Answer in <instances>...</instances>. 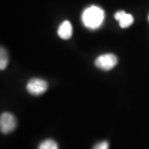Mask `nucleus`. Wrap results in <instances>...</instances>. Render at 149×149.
<instances>
[{
  "mask_svg": "<svg viewBox=\"0 0 149 149\" xmlns=\"http://www.w3.org/2000/svg\"><path fill=\"white\" fill-rule=\"evenodd\" d=\"M8 61H9L8 54L4 48L1 47V51H0V69L1 70L6 69V67L8 64Z\"/></svg>",
  "mask_w": 149,
  "mask_h": 149,
  "instance_id": "obj_7",
  "label": "nucleus"
},
{
  "mask_svg": "<svg viewBox=\"0 0 149 149\" xmlns=\"http://www.w3.org/2000/svg\"><path fill=\"white\" fill-rule=\"evenodd\" d=\"M48 88L47 82L42 79H32L28 81L27 85V91L32 95H41L45 93Z\"/></svg>",
  "mask_w": 149,
  "mask_h": 149,
  "instance_id": "obj_3",
  "label": "nucleus"
},
{
  "mask_svg": "<svg viewBox=\"0 0 149 149\" xmlns=\"http://www.w3.org/2000/svg\"><path fill=\"white\" fill-rule=\"evenodd\" d=\"M72 25L69 21H64L58 27V36L61 39L67 40L70 39L72 36Z\"/></svg>",
  "mask_w": 149,
  "mask_h": 149,
  "instance_id": "obj_6",
  "label": "nucleus"
},
{
  "mask_svg": "<svg viewBox=\"0 0 149 149\" xmlns=\"http://www.w3.org/2000/svg\"><path fill=\"white\" fill-rule=\"evenodd\" d=\"M114 18L118 21L119 26L122 28H127L133 24V17L131 14L126 13L124 11H118L114 14Z\"/></svg>",
  "mask_w": 149,
  "mask_h": 149,
  "instance_id": "obj_5",
  "label": "nucleus"
},
{
  "mask_svg": "<svg viewBox=\"0 0 149 149\" xmlns=\"http://www.w3.org/2000/svg\"><path fill=\"white\" fill-rule=\"evenodd\" d=\"M148 20H149V16H148Z\"/></svg>",
  "mask_w": 149,
  "mask_h": 149,
  "instance_id": "obj_10",
  "label": "nucleus"
},
{
  "mask_svg": "<svg viewBox=\"0 0 149 149\" xmlns=\"http://www.w3.org/2000/svg\"><path fill=\"white\" fill-rule=\"evenodd\" d=\"M118 63L117 56L111 53L104 54L96 58L95 65L96 67L103 70H110Z\"/></svg>",
  "mask_w": 149,
  "mask_h": 149,
  "instance_id": "obj_2",
  "label": "nucleus"
},
{
  "mask_svg": "<svg viewBox=\"0 0 149 149\" xmlns=\"http://www.w3.org/2000/svg\"><path fill=\"white\" fill-rule=\"evenodd\" d=\"M82 22L89 29H98L101 27L104 20V11L98 6H91L82 13Z\"/></svg>",
  "mask_w": 149,
  "mask_h": 149,
  "instance_id": "obj_1",
  "label": "nucleus"
},
{
  "mask_svg": "<svg viewBox=\"0 0 149 149\" xmlns=\"http://www.w3.org/2000/svg\"><path fill=\"white\" fill-rule=\"evenodd\" d=\"M38 149H58V144L54 140L47 139L40 143L38 146Z\"/></svg>",
  "mask_w": 149,
  "mask_h": 149,
  "instance_id": "obj_8",
  "label": "nucleus"
},
{
  "mask_svg": "<svg viewBox=\"0 0 149 149\" xmlns=\"http://www.w3.org/2000/svg\"><path fill=\"white\" fill-rule=\"evenodd\" d=\"M17 126L15 117L10 113H3L0 117V129L1 133L7 134L13 132Z\"/></svg>",
  "mask_w": 149,
  "mask_h": 149,
  "instance_id": "obj_4",
  "label": "nucleus"
},
{
  "mask_svg": "<svg viewBox=\"0 0 149 149\" xmlns=\"http://www.w3.org/2000/svg\"><path fill=\"white\" fill-rule=\"evenodd\" d=\"M93 149H109V143L106 141L97 143Z\"/></svg>",
  "mask_w": 149,
  "mask_h": 149,
  "instance_id": "obj_9",
  "label": "nucleus"
}]
</instances>
